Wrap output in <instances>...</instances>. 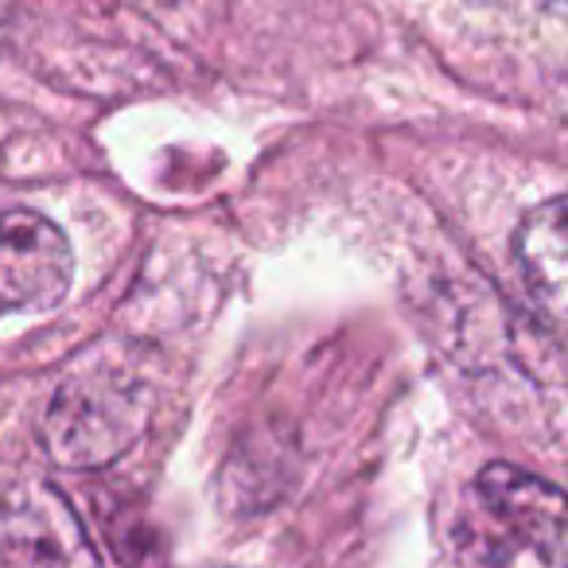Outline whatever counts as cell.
I'll list each match as a JSON object with an SVG mask.
<instances>
[{
	"instance_id": "4",
	"label": "cell",
	"mask_w": 568,
	"mask_h": 568,
	"mask_svg": "<svg viewBox=\"0 0 568 568\" xmlns=\"http://www.w3.org/2000/svg\"><path fill=\"white\" fill-rule=\"evenodd\" d=\"M71 276L74 253L55 222L36 211L0 214V308H51Z\"/></svg>"
},
{
	"instance_id": "5",
	"label": "cell",
	"mask_w": 568,
	"mask_h": 568,
	"mask_svg": "<svg viewBox=\"0 0 568 568\" xmlns=\"http://www.w3.org/2000/svg\"><path fill=\"white\" fill-rule=\"evenodd\" d=\"M521 281L537 301V316L545 324L560 327L565 320V288H568V245H565V195H552L514 234Z\"/></svg>"
},
{
	"instance_id": "1",
	"label": "cell",
	"mask_w": 568,
	"mask_h": 568,
	"mask_svg": "<svg viewBox=\"0 0 568 568\" xmlns=\"http://www.w3.org/2000/svg\"><path fill=\"white\" fill-rule=\"evenodd\" d=\"M459 568H565V495L521 467L490 464L456 521Z\"/></svg>"
},
{
	"instance_id": "7",
	"label": "cell",
	"mask_w": 568,
	"mask_h": 568,
	"mask_svg": "<svg viewBox=\"0 0 568 568\" xmlns=\"http://www.w3.org/2000/svg\"><path fill=\"white\" fill-rule=\"evenodd\" d=\"M0 312H4V308H0Z\"/></svg>"
},
{
	"instance_id": "3",
	"label": "cell",
	"mask_w": 568,
	"mask_h": 568,
	"mask_svg": "<svg viewBox=\"0 0 568 568\" xmlns=\"http://www.w3.org/2000/svg\"><path fill=\"white\" fill-rule=\"evenodd\" d=\"M0 568H102V557L55 487L24 483L0 503Z\"/></svg>"
},
{
	"instance_id": "2",
	"label": "cell",
	"mask_w": 568,
	"mask_h": 568,
	"mask_svg": "<svg viewBox=\"0 0 568 568\" xmlns=\"http://www.w3.org/2000/svg\"><path fill=\"white\" fill-rule=\"evenodd\" d=\"M136 428H141V397L129 382L74 378L59 389L43 420V444L55 464L87 471L118 459L133 444Z\"/></svg>"
},
{
	"instance_id": "6",
	"label": "cell",
	"mask_w": 568,
	"mask_h": 568,
	"mask_svg": "<svg viewBox=\"0 0 568 568\" xmlns=\"http://www.w3.org/2000/svg\"><path fill=\"white\" fill-rule=\"evenodd\" d=\"M0 24H4V0H0Z\"/></svg>"
}]
</instances>
